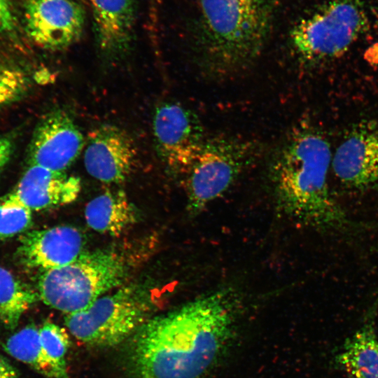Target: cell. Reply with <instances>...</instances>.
Segmentation results:
<instances>
[{
    "mask_svg": "<svg viewBox=\"0 0 378 378\" xmlns=\"http://www.w3.org/2000/svg\"><path fill=\"white\" fill-rule=\"evenodd\" d=\"M238 295L222 288L166 314L150 317L127 340L132 378H202L229 344Z\"/></svg>",
    "mask_w": 378,
    "mask_h": 378,
    "instance_id": "obj_1",
    "label": "cell"
},
{
    "mask_svg": "<svg viewBox=\"0 0 378 378\" xmlns=\"http://www.w3.org/2000/svg\"><path fill=\"white\" fill-rule=\"evenodd\" d=\"M330 161L329 144L316 130L299 125L288 133L270 171L276 204L284 215L320 230L346 228L349 220L328 190Z\"/></svg>",
    "mask_w": 378,
    "mask_h": 378,
    "instance_id": "obj_2",
    "label": "cell"
},
{
    "mask_svg": "<svg viewBox=\"0 0 378 378\" xmlns=\"http://www.w3.org/2000/svg\"><path fill=\"white\" fill-rule=\"evenodd\" d=\"M199 67L215 78L249 69L260 56L271 18L270 0H200Z\"/></svg>",
    "mask_w": 378,
    "mask_h": 378,
    "instance_id": "obj_3",
    "label": "cell"
},
{
    "mask_svg": "<svg viewBox=\"0 0 378 378\" xmlns=\"http://www.w3.org/2000/svg\"><path fill=\"white\" fill-rule=\"evenodd\" d=\"M130 267L126 255L116 250L83 251L66 265L43 271L38 279V296L66 314L80 312L120 286Z\"/></svg>",
    "mask_w": 378,
    "mask_h": 378,
    "instance_id": "obj_4",
    "label": "cell"
},
{
    "mask_svg": "<svg viewBox=\"0 0 378 378\" xmlns=\"http://www.w3.org/2000/svg\"><path fill=\"white\" fill-rule=\"evenodd\" d=\"M153 304L137 286H122L99 298L88 308L68 314L65 325L73 336L94 347L127 341L150 318Z\"/></svg>",
    "mask_w": 378,
    "mask_h": 378,
    "instance_id": "obj_5",
    "label": "cell"
},
{
    "mask_svg": "<svg viewBox=\"0 0 378 378\" xmlns=\"http://www.w3.org/2000/svg\"><path fill=\"white\" fill-rule=\"evenodd\" d=\"M368 26L358 0H331L293 27L290 45L300 61L316 64L344 55Z\"/></svg>",
    "mask_w": 378,
    "mask_h": 378,
    "instance_id": "obj_6",
    "label": "cell"
},
{
    "mask_svg": "<svg viewBox=\"0 0 378 378\" xmlns=\"http://www.w3.org/2000/svg\"><path fill=\"white\" fill-rule=\"evenodd\" d=\"M255 154V144L243 138H206L183 176L189 210L197 214L221 197Z\"/></svg>",
    "mask_w": 378,
    "mask_h": 378,
    "instance_id": "obj_7",
    "label": "cell"
},
{
    "mask_svg": "<svg viewBox=\"0 0 378 378\" xmlns=\"http://www.w3.org/2000/svg\"><path fill=\"white\" fill-rule=\"evenodd\" d=\"M153 132L162 162L172 172L183 176L206 139L198 115L181 104L165 102L155 108Z\"/></svg>",
    "mask_w": 378,
    "mask_h": 378,
    "instance_id": "obj_8",
    "label": "cell"
},
{
    "mask_svg": "<svg viewBox=\"0 0 378 378\" xmlns=\"http://www.w3.org/2000/svg\"><path fill=\"white\" fill-rule=\"evenodd\" d=\"M85 10L75 0H24V21L29 38L51 50H64L80 38Z\"/></svg>",
    "mask_w": 378,
    "mask_h": 378,
    "instance_id": "obj_9",
    "label": "cell"
},
{
    "mask_svg": "<svg viewBox=\"0 0 378 378\" xmlns=\"http://www.w3.org/2000/svg\"><path fill=\"white\" fill-rule=\"evenodd\" d=\"M137 157L135 144L124 130L104 124L90 132L83 162L87 172L106 183H119L131 174Z\"/></svg>",
    "mask_w": 378,
    "mask_h": 378,
    "instance_id": "obj_10",
    "label": "cell"
},
{
    "mask_svg": "<svg viewBox=\"0 0 378 378\" xmlns=\"http://www.w3.org/2000/svg\"><path fill=\"white\" fill-rule=\"evenodd\" d=\"M85 139L73 118L56 110L38 125L30 146L31 164L64 172L85 147Z\"/></svg>",
    "mask_w": 378,
    "mask_h": 378,
    "instance_id": "obj_11",
    "label": "cell"
},
{
    "mask_svg": "<svg viewBox=\"0 0 378 378\" xmlns=\"http://www.w3.org/2000/svg\"><path fill=\"white\" fill-rule=\"evenodd\" d=\"M334 172L346 186L358 190L378 184V127L354 128L340 144L332 158Z\"/></svg>",
    "mask_w": 378,
    "mask_h": 378,
    "instance_id": "obj_12",
    "label": "cell"
},
{
    "mask_svg": "<svg viewBox=\"0 0 378 378\" xmlns=\"http://www.w3.org/2000/svg\"><path fill=\"white\" fill-rule=\"evenodd\" d=\"M80 189L76 176L31 164L7 198L31 211H38L74 202Z\"/></svg>",
    "mask_w": 378,
    "mask_h": 378,
    "instance_id": "obj_13",
    "label": "cell"
},
{
    "mask_svg": "<svg viewBox=\"0 0 378 378\" xmlns=\"http://www.w3.org/2000/svg\"><path fill=\"white\" fill-rule=\"evenodd\" d=\"M20 241L22 260L43 271L66 265L85 251L82 233L69 225L34 230L24 234Z\"/></svg>",
    "mask_w": 378,
    "mask_h": 378,
    "instance_id": "obj_14",
    "label": "cell"
},
{
    "mask_svg": "<svg viewBox=\"0 0 378 378\" xmlns=\"http://www.w3.org/2000/svg\"><path fill=\"white\" fill-rule=\"evenodd\" d=\"M96 41L106 56L116 57L130 47L134 32L132 0H90Z\"/></svg>",
    "mask_w": 378,
    "mask_h": 378,
    "instance_id": "obj_15",
    "label": "cell"
},
{
    "mask_svg": "<svg viewBox=\"0 0 378 378\" xmlns=\"http://www.w3.org/2000/svg\"><path fill=\"white\" fill-rule=\"evenodd\" d=\"M377 307L378 295L364 323L337 355L338 365L352 378H378V340L374 328Z\"/></svg>",
    "mask_w": 378,
    "mask_h": 378,
    "instance_id": "obj_16",
    "label": "cell"
},
{
    "mask_svg": "<svg viewBox=\"0 0 378 378\" xmlns=\"http://www.w3.org/2000/svg\"><path fill=\"white\" fill-rule=\"evenodd\" d=\"M85 218L94 231L118 236L135 223L136 214L122 190H108L87 204Z\"/></svg>",
    "mask_w": 378,
    "mask_h": 378,
    "instance_id": "obj_17",
    "label": "cell"
},
{
    "mask_svg": "<svg viewBox=\"0 0 378 378\" xmlns=\"http://www.w3.org/2000/svg\"><path fill=\"white\" fill-rule=\"evenodd\" d=\"M5 351L48 378H69L64 376L45 352L38 329L30 324L11 335L4 344Z\"/></svg>",
    "mask_w": 378,
    "mask_h": 378,
    "instance_id": "obj_18",
    "label": "cell"
},
{
    "mask_svg": "<svg viewBox=\"0 0 378 378\" xmlns=\"http://www.w3.org/2000/svg\"><path fill=\"white\" fill-rule=\"evenodd\" d=\"M38 298L37 293L0 267V320L7 328H16L22 314Z\"/></svg>",
    "mask_w": 378,
    "mask_h": 378,
    "instance_id": "obj_19",
    "label": "cell"
},
{
    "mask_svg": "<svg viewBox=\"0 0 378 378\" xmlns=\"http://www.w3.org/2000/svg\"><path fill=\"white\" fill-rule=\"evenodd\" d=\"M38 332L42 346L49 359L64 376L69 377L66 363L69 341L65 330L54 323L46 322Z\"/></svg>",
    "mask_w": 378,
    "mask_h": 378,
    "instance_id": "obj_20",
    "label": "cell"
},
{
    "mask_svg": "<svg viewBox=\"0 0 378 378\" xmlns=\"http://www.w3.org/2000/svg\"><path fill=\"white\" fill-rule=\"evenodd\" d=\"M29 78L20 68L0 64V108L21 98L29 87Z\"/></svg>",
    "mask_w": 378,
    "mask_h": 378,
    "instance_id": "obj_21",
    "label": "cell"
},
{
    "mask_svg": "<svg viewBox=\"0 0 378 378\" xmlns=\"http://www.w3.org/2000/svg\"><path fill=\"white\" fill-rule=\"evenodd\" d=\"M31 223V211L6 198L0 203V239L11 237L27 230Z\"/></svg>",
    "mask_w": 378,
    "mask_h": 378,
    "instance_id": "obj_22",
    "label": "cell"
},
{
    "mask_svg": "<svg viewBox=\"0 0 378 378\" xmlns=\"http://www.w3.org/2000/svg\"><path fill=\"white\" fill-rule=\"evenodd\" d=\"M17 20L10 0H0V31H13Z\"/></svg>",
    "mask_w": 378,
    "mask_h": 378,
    "instance_id": "obj_23",
    "label": "cell"
},
{
    "mask_svg": "<svg viewBox=\"0 0 378 378\" xmlns=\"http://www.w3.org/2000/svg\"><path fill=\"white\" fill-rule=\"evenodd\" d=\"M12 151V142L8 139L0 138V171L8 162Z\"/></svg>",
    "mask_w": 378,
    "mask_h": 378,
    "instance_id": "obj_24",
    "label": "cell"
},
{
    "mask_svg": "<svg viewBox=\"0 0 378 378\" xmlns=\"http://www.w3.org/2000/svg\"><path fill=\"white\" fill-rule=\"evenodd\" d=\"M0 378H20L13 365L0 354Z\"/></svg>",
    "mask_w": 378,
    "mask_h": 378,
    "instance_id": "obj_25",
    "label": "cell"
}]
</instances>
